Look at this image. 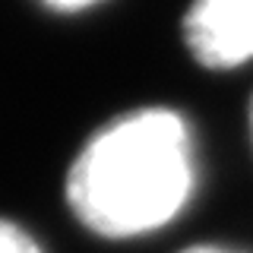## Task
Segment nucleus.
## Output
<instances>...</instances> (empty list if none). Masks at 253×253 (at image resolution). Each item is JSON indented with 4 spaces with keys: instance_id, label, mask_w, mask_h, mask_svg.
<instances>
[{
    "instance_id": "obj_1",
    "label": "nucleus",
    "mask_w": 253,
    "mask_h": 253,
    "mask_svg": "<svg viewBox=\"0 0 253 253\" xmlns=\"http://www.w3.org/2000/svg\"><path fill=\"white\" fill-rule=\"evenodd\" d=\"M200 174V142L184 111L139 105L85 136L63 174V200L89 234L139 241L193 206Z\"/></svg>"
},
{
    "instance_id": "obj_2",
    "label": "nucleus",
    "mask_w": 253,
    "mask_h": 253,
    "mask_svg": "<svg viewBox=\"0 0 253 253\" xmlns=\"http://www.w3.org/2000/svg\"><path fill=\"white\" fill-rule=\"evenodd\" d=\"M184 44L212 73L253 60V0H193L184 16Z\"/></svg>"
},
{
    "instance_id": "obj_3",
    "label": "nucleus",
    "mask_w": 253,
    "mask_h": 253,
    "mask_svg": "<svg viewBox=\"0 0 253 253\" xmlns=\"http://www.w3.org/2000/svg\"><path fill=\"white\" fill-rule=\"evenodd\" d=\"M0 253H44V247L22 221L0 215Z\"/></svg>"
},
{
    "instance_id": "obj_4",
    "label": "nucleus",
    "mask_w": 253,
    "mask_h": 253,
    "mask_svg": "<svg viewBox=\"0 0 253 253\" xmlns=\"http://www.w3.org/2000/svg\"><path fill=\"white\" fill-rule=\"evenodd\" d=\"M42 3L54 13H83V10H92V6L105 3V0H42Z\"/></svg>"
},
{
    "instance_id": "obj_5",
    "label": "nucleus",
    "mask_w": 253,
    "mask_h": 253,
    "mask_svg": "<svg viewBox=\"0 0 253 253\" xmlns=\"http://www.w3.org/2000/svg\"><path fill=\"white\" fill-rule=\"evenodd\" d=\"M177 253H244V250L225 247V244H190V247L177 250Z\"/></svg>"
},
{
    "instance_id": "obj_6",
    "label": "nucleus",
    "mask_w": 253,
    "mask_h": 253,
    "mask_svg": "<svg viewBox=\"0 0 253 253\" xmlns=\"http://www.w3.org/2000/svg\"><path fill=\"white\" fill-rule=\"evenodd\" d=\"M250 139H253V98H250Z\"/></svg>"
}]
</instances>
